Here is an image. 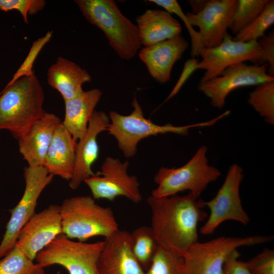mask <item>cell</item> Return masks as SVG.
<instances>
[{
	"label": "cell",
	"mask_w": 274,
	"mask_h": 274,
	"mask_svg": "<svg viewBox=\"0 0 274 274\" xmlns=\"http://www.w3.org/2000/svg\"><path fill=\"white\" fill-rule=\"evenodd\" d=\"M151 229L159 247L183 257L198 242L197 226L208 216L202 200L192 193L147 199Z\"/></svg>",
	"instance_id": "1"
},
{
	"label": "cell",
	"mask_w": 274,
	"mask_h": 274,
	"mask_svg": "<svg viewBox=\"0 0 274 274\" xmlns=\"http://www.w3.org/2000/svg\"><path fill=\"white\" fill-rule=\"evenodd\" d=\"M44 99L43 88L35 73L8 83L0 93V130H7L19 139L46 112Z\"/></svg>",
	"instance_id": "2"
},
{
	"label": "cell",
	"mask_w": 274,
	"mask_h": 274,
	"mask_svg": "<svg viewBox=\"0 0 274 274\" xmlns=\"http://www.w3.org/2000/svg\"><path fill=\"white\" fill-rule=\"evenodd\" d=\"M85 18L101 29L122 59L134 57L142 46L138 28L120 11L113 0H76Z\"/></svg>",
	"instance_id": "3"
},
{
	"label": "cell",
	"mask_w": 274,
	"mask_h": 274,
	"mask_svg": "<svg viewBox=\"0 0 274 274\" xmlns=\"http://www.w3.org/2000/svg\"><path fill=\"white\" fill-rule=\"evenodd\" d=\"M132 106L133 109L128 115L110 111V123L107 129L109 134L117 140L124 156L128 158L135 155L138 143L145 138L167 133L186 135L190 128L210 126L225 117L222 113L211 120L187 125L175 126L170 123L160 125L144 117L142 107L135 96Z\"/></svg>",
	"instance_id": "4"
},
{
	"label": "cell",
	"mask_w": 274,
	"mask_h": 274,
	"mask_svg": "<svg viewBox=\"0 0 274 274\" xmlns=\"http://www.w3.org/2000/svg\"><path fill=\"white\" fill-rule=\"evenodd\" d=\"M60 212L62 233L70 239L85 242L96 236L106 238L119 229L112 210L98 204L90 196L65 199Z\"/></svg>",
	"instance_id": "5"
},
{
	"label": "cell",
	"mask_w": 274,
	"mask_h": 274,
	"mask_svg": "<svg viewBox=\"0 0 274 274\" xmlns=\"http://www.w3.org/2000/svg\"><path fill=\"white\" fill-rule=\"evenodd\" d=\"M207 151V147L202 145L183 166L160 168L154 178L157 187L152 190L151 196L166 197L188 190L198 198L208 185L221 176L220 171L209 164Z\"/></svg>",
	"instance_id": "6"
},
{
	"label": "cell",
	"mask_w": 274,
	"mask_h": 274,
	"mask_svg": "<svg viewBox=\"0 0 274 274\" xmlns=\"http://www.w3.org/2000/svg\"><path fill=\"white\" fill-rule=\"evenodd\" d=\"M104 241H74L63 233L56 237L36 257L42 267L59 265L69 274H99L97 264Z\"/></svg>",
	"instance_id": "7"
},
{
	"label": "cell",
	"mask_w": 274,
	"mask_h": 274,
	"mask_svg": "<svg viewBox=\"0 0 274 274\" xmlns=\"http://www.w3.org/2000/svg\"><path fill=\"white\" fill-rule=\"evenodd\" d=\"M272 236L253 235L244 237H219L193 244L183 256L185 274H224V263L229 255L242 246L264 244Z\"/></svg>",
	"instance_id": "8"
},
{
	"label": "cell",
	"mask_w": 274,
	"mask_h": 274,
	"mask_svg": "<svg viewBox=\"0 0 274 274\" xmlns=\"http://www.w3.org/2000/svg\"><path fill=\"white\" fill-rule=\"evenodd\" d=\"M25 188L17 205L10 210L11 217L0 244V259L14 248L21 228L36 213L39 198L51 183L53 176L43 166H27L24 169Z\"/></svg>",
	"instance_id": "9"
},
{
	"label": "cell",
	"mask_w": 274,
	"mask_h": 274,
	"mask_svg": "<svg viewBox=\"0 0 274 274\" xmlns=\"http://www.w3.org/2000/svg\"><path fill=\"white\" fill-rule=\"evenodd\" d=\"M244 176L243 168L239 165H231L216 196L210 200H202L203 207L209 209L210 214L200 229L201 234L213 233L221 223L227 220L235 221L243 225L248 224L250 218L243 208L239 194V187Z\"/></svg>",
	"instance_id": "10"
},
{
	"label": "cell",
	"mask_w": 274,
	"mask_h": 274,
	"mask_svg": "<svg viewBox=\"0 0 274 274\" xmlns=\"http://www.w3.org/2000/svg\"><path fill=\"white\" fill-rule=\"evenodd\" d=\"M197 70L205 72L199 83H203L219 76L228 67L249 61L255 65L266 63L264 51L257 41L248 42L235 41L227 32L221 43L211 48H202Z\"/></svg>",
	"instance_id": "11"
},
{
	"label": "cell",
	"mask_w": 274,
	"mask_h": 274,
	"mask_svg": "<svg viewBox=\"0 0 274 274\" xmlns=\"http://www.w3.org/2000/svg\"><path fill=\"white\" fill-rule=\"evenodd\" d=\"M128 160L122 162L111 156L106 158L100 170L84 181L94 199H105L113 201L123 196L133 203L142 200L140 184L135 176L127 173Z\"/></svg>",
	"instance_id": "12"
},
{
	"label": "cell",
	"mask_w": 274,
	"mask_h": 274,
	"mask_svg": "<svg viewBox=\"0 0 274 274\" xmlns=\"http://www.w3.org/2000/svg\"><path fill=\"white\" fill-rule=\"evenodd\" d=\"M268 65H249L245 62L232 65L221 74L208 81L199 83L198 90L208 97L215 108L221 109L227 96L234 90L243 87L257 86L274 81L267 73Z\"/></svg>",
	"instance_id": "13"
},
{
	"label": "cell",
	"mask_w": 274,
	"mask_h": 274,
	"mask_svg": "<svg viewBox=\"0 0 274 274\" xmlns=\"http://www.w3.org/2000/svg\"><path fill=\"white\" fill-rule=\"evenodd\" d=\"M62 233L60 206L51 204L29 219L19 232L15 246L34 260L40 251Z\"/></svg>",
	"instance_id": "14"
},
{
	"label": "cell",
	"mask_w": 274,
	"mask_h": 274,
	"mask_svg": "<svg viewBox=\"0 0 274 274\" xmlns=\"http://www.w3.org/2000/svg\"><path fill=\"white\" fill-rule=\"evenodd\" d=\"M237 4V0H208L200 12L186 14L191 25L198 28L203 48L215 47L221 43Z\"/></svg>",
	"instance_id": "15"
},
{
	"label": "cell",
	"mask_w": 274,
	"mask_h": 274,
	"mask_svg": "<svg viewBox=\"0 0 274 274\" xmlns=\"http://www.w3.org/2000/svg\"><path fill=\"white\" fill-rule=\"evenodd\" d=\"M104 242L97 264L99 274H145L132 252L130 233L118 229Z\"/></svg>",
	"instance_id": "16"
},
{
	"label": "cell",
	"mask_w": 274,
	"mask_h": 274,
	"mask_svg": "<svg viewBox=\"0 0 274 274\" xmlns=\"http://www.w3.org/2000/svg\"><path fill=\"white\" fill-rule=\"evenodd\" d=\"M110 123V118L105 112L94 111L85 134L77 142L74 171L69 181L72 189H77L85 180L94 175L92 165L98 156L97 138L99 133L107 130Z\"/></svg>",
	"instance_id": "17"
},
{
	"label": "cell",
	"mask_w": 274,
	"mask_h": 274,
	"mask_svg": "<svg viewBox=\"0 0 274 274\" xmlns=\"http://www.w3.org/2000/svg\"><path fill=\"white\" fill-rule=\"evenodd\" d=\"M61 123L57 115L46 112L17 139L19 151L28 166H44L55 130Z\"/></svg>",
	"instance_id": "18"
},
{
	"label": "cell",
	"mask_w": 274,
	"mask_h": 274,
	"mask_svg": "<svg viewBox=\"0 0 274 274\" xmlns=\"http://www.w3.org/2000/svg\"><path fill=\"white\" fill-rule=\"evenodd\" d=\"M188 45L180 35L142 48L139 56L151 77L160 83H165L170 80L174 64L181 58Z\"/></svg>",
	"instance_id": "19"
},
{
	"label": "cell",
	"mask_w": 274,
	"mask_h": 274,
	"mask_svg": "<svg viewBox=\"0 0 274 274\" xmlns=\"http://www.w3.org/2000/svg\"><path fill=\"white\" fill-rule=\"evenodd\" d=\"M77 147V142L61 123L55 130L44 166L53 176L70 181L74 171Z\"/></svg>",
	"instance_id": "20"
},
{
	"label": "cell",
	"mask_w": 274,
	"mask_h": 274,
	"mask_svg": "<svg viewBox=\"0 0 274 274\" xmlns=\"http://www.w3.org/2000/svg\"><path fill=\"white\" fill-rule=\"evenodd\" d=\"M140 38L144 47L180 36L179 22L165 10L148 9L136 18Z\"/></svg>",
	"instance_id": "21"
},
{
	"label": "cell",
	"mask_w": 274,
	"mask_h": 274,
	"mask_svg": "<svg viewBox=\"0 0 274 274\" xmlns=\"http://www.w3.org/2000/svg\"><path fill=\"white\" fill-rule=\"evenodd\" d=\"M47 76L48 84L60 93L64 101L82 93V85L92 80L86 70L60 56L49 67Z\"/></svg>",
	"instance_id": "22"
},
{
	"label": "cell",
	"mask_w": 274,
	"mask_h": 274,
	"mask_svg": "<svg viewBox=\"0 0 274 274\" xmlns=\"http://www.w3.org/2000/svg\"><path fill=\"white\" fill-rule=\"evenodd\" d=\"M102 92L94 88L83 91L75 97L64 101L65 116L62 124L76 142L85 134L94 109Z\"/></svg>",
	"instance_id": "23"
},
{
	"label": "cell",
	"mask_w": 274,
	"mask_h": 274,
	"mask_svg": "<svg viewBox=\"0 0 274 274\" xmlns=\"http://www.w3.org/2000/svg\"><path fill=\"white\" fill-rule=\"evenodd\" d=\"M132 252L142 267H149L159 245L151 227L143 226L130 233Z\"/></svg>",
	"instance_id": "24"
},
{
	"label": "cell",
	"mask_w": 274,
	"mask_h": 274,
	"mask_svg": "<svg viewBox=\"0 0 274 274\" xmlns=\"http://www.w3.org/2000/svg\"><path fill=\"white\" fill-rule=\"evenodd\" d=\"M248 102L266 122L274 124V81L257 85L250 92Z\"/></svg>",
	"instance_id": "25"
},
{
	"label": "cell",
	"mask_w": 274,
	"mask_h": 274,
	"mask_svg": "<svg viewBox=\"0 0 274 274\" xmlns=\"http://www.w3.org/2000/svg\"><path fill=\"white\" fill-rule=\"evenodd\" d=\"M0 274H45V270L14 246L0 259Z\"/></svg>",
	"instance_id": "26"
},
{
	"label": "cell",
	"mask_w": 274,
	"mask_h": 274,
	"mask_svg": "<svg viewBox=\"0 0 274 274\" xmlns=\"http://www.w3.org/2000/svg\"><path fill=\"white\" fill-rule=\"evenodd\" d=\"M274 23V1H269L262 12L233 38L235 41H257L264 36L266 29Z\"/></svg>",
	"instance_id": "27"
},
{
	"label": "cell",
	"mask_w": 274,
	"mask_h": 274,
	"mask_svg": "<svg viewBox=\"0 0 274 274\" xmlns=\"http://www.w3.org/2000/svg\"><path fill=\"white\" fill-rule=\"evenodd\" d=\"M269 0H238L228 28L236 35L263 10Z\"/></svg>",
	"instance_id": "28"
},
{
	"label": "cell",
	"mask_w": 274,
	"mask_h": 274,
	"mask_svg": "<svg viewBox=\"0 0 274 274\" xmlns=\"http://www.w3.org/2000/svg\"><path fill=\"white\" fill-rule=\"evenodd\" d=\"M145 274H185L184 259L159 246Z\"/></svg>",
	"instance_id": "29"
},
{
	"label": "cell",
	"mask_w": 274,
	"mask_h": 274,
	"mask_svg": "<svg viewBox=\"0 0 274 274\" xmlns=\"http://www.w3.org/2000/svg\"><path fill=\"white\" fill-rule=\"evenodd\" d=\"M149 1L162 7L170 14L174 13L177 15L184 21L191 40V56L192 58H195L199 56L203 48L200 44L198 33L191 25L186 15L184 14L177 1L176 0H149Z\"/></svg>",
	"instance_id": "30"
},
{
	"label": "cell",
	"mask_w": 274,
	"mask_h": 274,
	"mask_svg": "<svg viewBox=\"0 0 274 274\" xmlns=\"http://www.w3.org/2000/svg\"><path fill=\"white\" fill-rule=\"evenodd\" d=\"M46 4L44 0H0V10L4 12H19L23 21L27 24L28 15L36 14L44 9Z\"/></svg>",
	"instance_id": "31"
},
{
	"label": "cell",
	"mask_w": 274,
	"mask_h": 274,
	"mask_svg": "<svg viewBox=\"0 0 274 274\" xmlns=\"http://www.w3.org/2000/svg\"><path fill=\"white\" fill-rule=\"evenodd\" d=\"M52 32V31H48L44 36L33 43L26 58L14 74L9 83L13 82L22 77L29 76L35 73L32 71L33 63L41 49L50 40Z\"/></svg>",
	"instance_id": "32"
},
{
	"label": "cell",
	"mask_w": 274,
	"mask_h": 274,
	"mask_svg": "<svg viewBox=\"0 0 274 274\" xmlns=\"http://www.w3.org/2000/svg\"><path fill=\"white\" fill-rule=\"evenodd\" d=\"M246 263L252 274H274V251L265 248Z\"/></svg>",
	"instance_id": "33"
},
{
	"label": "cell",
	"mask_w": 274,
	"mask_h": 274,
	"mask_svg": "<svg viewBox=\"0 0 274 274\" xmlns=\"http://www.w3.org/2000/svg\"><path fill=\"white\" fill-rule=\"evenodd\" d=\"M265 54L268 65L267 73L274 78V33L272 30L268 35H264L257 41Z\"/></svg>",
	"instance_id": "34"
},
{
	"label": "cell",
	"mask_w": 274,
	"mask_h": 274,
	"mask_svg": "<svg viewBox=\"0 0 274 274\" xmlns=\"http://www.w3.org/2000/svg\"><path fill=\"white\" fill-rule=\"evenodd\" d=\"M239 256L237 249L229 255L224 265V274H252L246 263L238 260Z\"/></svg>",
	"instance_id": "35"
},
{
	"label": "cell",
	"mask_w": 274,
	"mask_h": 274,
	"mask_svg": "<svg viewBox=\"0 0 274 274\" xmlns=\"http://www.w3.org/2000/svg\"><path fill=\"white\" fill-rule=\"evenodd\" d=\"M199 60L195 58L188 60L185 64L183 71L176 85L166 98L165 101L174 96L180 90L183 85L192 73L197 70V65Z\"/></svg>",
	"instance_id": "36"
},
{
	"label": "cell",
	"mask_w": 274,
	"mask_h": 274,
	"mask_svg": "<svg viewBox=\"0 0 274 274\" xmlns=\"http://www.w3.org/2000/svg\"><path fill=\"white\" fill-rule=\"evenodd\" d=\"M188 2L192 10V13L197 14L203 10L208 0H190Z\"/></svg>",
	"instance_id": "37"
}]
</instances>
